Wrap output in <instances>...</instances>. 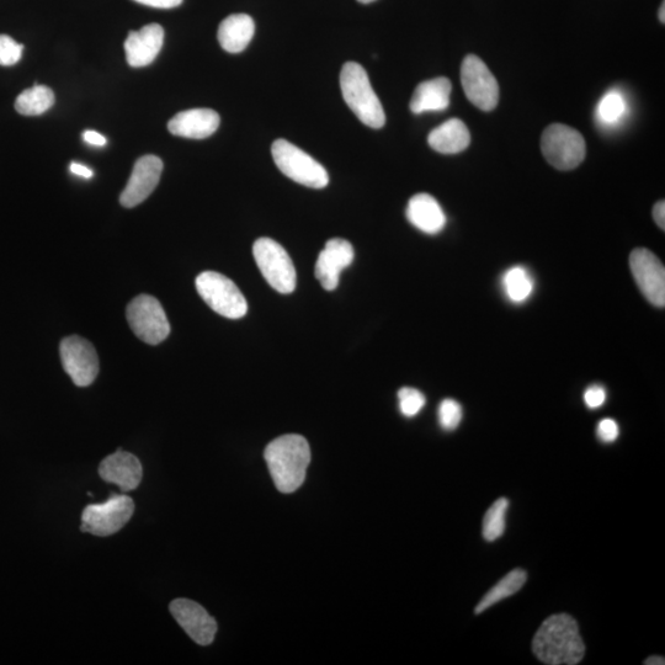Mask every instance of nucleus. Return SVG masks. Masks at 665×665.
I'll return each instance as SVG.
<instances>
[{
  "label": "nucleus",
  "mask_w": 665,
  "mask_h": 665,
  "mask_svg": "<svg viewBox=\"0 0 665 665\" xmlns=\"http://www.w3.org/2000/svg\"><path fill=\"white\" fill-rule=\"evenodd\" d=\"M532 652L549 665H576L582 662L585 646L577 621L568 614L552 615L542 622L532 640Z\"/></svg>",
  "instance_id": "obj_1"
},
{
  "label": "nucleus",
  "mask_w": 665,
  "mask_h": 665,
  "mask_svg": "<svg viewBox=\"0 0 665 665\" xmlns=\"http://www.w3.org/2000/svg\"><path fill=\"white\" fill-rule=\"evenodd\" d=\"M264 457L275 486L281 493H294L305 482L311 449L303 436H280L266 446Z\"/></svg>",
  "instance_id": "obj_2"
},
{
  "label": "nucleus",
  "mask_w": 665,
  "mask_h": 665,
  "mask_svg": "<svg viewBox=\"0 0 665 665\" xmlns=\"http://www.w3.org/2000/svg\"><path fill=\"white\" fill-rule=\"evenodd\" d=\"M340 88L345 103L364 125L371 129L385 126V110L363 66L356 62L345 63L340 73Z\"/></svg>",
  "instance_id": "obj_3"
},
{
  "label": "nucleus",
  "mask_w": 665,
  "mask_h": 665,
  "mask_svg": "<svg viewBox=\"0 0 665 665\" xmlns=\"http://www.w3.org/2000/svg\"><path fill=\"white\" fill-rule=\"evenodd\" d=\"M274 162L280 172L294 182L312 189H323L329 183L326 168L294 143L276 140L271 146Z\"/></svg>",
  "instance_id": "obj_4"
},
{
  "label": "nucleus",
  "mask_w": 665,
  "mask_h": 665,
  "mask_svg": "<svg viewBox=\"0 0 665 665\" xmlns=\"http://www.w3.org/2000/svg\"><path fill=\"white\" fill-rule=\"evenodd\" d=\"M196 290L211 310L220 316L239 319L247 315L246 297L225 275L216 271L201 273L196 279Z\"/></svg>",
  "instance_id": "obj_5"
},
{
  "label": "nucleus",
  "mask_w": 665,
  "mask_h": 665,
  "mask_svg": "<svg viewBox=\"0 0 665 665\" xmlns=\"http://www.w3.org/2000/svg\"><path fill=\"white\" fill-rule=\"evenodd\" d=\"M253 255L264 279L280 294H291L296 289V269L284 247L270 238H259L253 246Z\"/></svg>",
  "instance_id": "obj_6"
},
{
  "label": "nucleus",
  "mask_w": 665,
  "mask_h": 665,
  "mask_svg": "<svg viewBox=\"0 0 665 665\" xmlns=\"http://www.w3.org/2000/svg\"><path fill=\"white\" fill-rule=\"evenodd\" d=\"M541 150L558 170H572L584 161L585 141L581 133L563 124H552L542 135Z\"/></svg>",
  "instance_id": "obj_7"
},
{
  "label": "nucleus",
  "mask_w": 665,
  "mask_h": 665,
  "mask_svg": "<svg viewBox=\"0 0 665 665\" xmlns=\"http://www.w3.org/2000/svg\"><path fill=\"white\" fill-rule=\"evenodd\" d=\"M135 512V503L125 494H111L105 503L90 504L83 510V532L95 536H110L129 523Z\"/></svg>",
  "instance_id": "obj_8"
},
{
  "label": "nucleus",
  "mask_w": 665,
  "mask_h": 665,
  "mask_svg": "<svg viewBox=\"0 0 665 665\" xmlns=\"http://www.w3.org/2000/svg\"><path fill=\"white\" fill-rule=\"evenodd\" d=\"M132 332L143 343L158 345L168 338L170 324L161 302L150 295L137 296L126 310Z\"/></svg>",
  "instance_id": "obj_9"
},
{
  "label": "nucleus",
  "mask_w": 665,
  "mask_h": 665,
  "mask_svg": "<svg viewBox=\"0 0 665 665\" xmlns=\"http://www.w3.org/2000/svg\"><path fill=\"white\" fill-rule=\"evenodd\" d=\"M461 83L467 99L478 109L492 111L497 108L499 85L480 57L468 55L462 62Z\"/></svg>",
  "instance_id": "obj_10"
},
{
  "label": "nucleus",
  "mask_w": 665,
  "mask_h": 665,
  "mask_svg": "<svg viewBox=\"0 0 665 665\" xmlns=\"http://www.w3.org/2000/svg\"><path fill=\"white\" fill-rule=\"evenodd\" d=\"M60 350L63 369L74 385H92L99 374V358L93 344L78 335H72L62 340Z\"/></svg>",
  "instance_id": "obj_11"
},
{
  "label": "nucleus",
  "mask_w": 665,
  "mask_h": 665,
  "mask_svg": "<svg viewBox=\"0 0 665 665\" xmlns=\"http://www.w3.org/2000/svg\"><path fill=\"white\" fill-rule=\"evenodd\" d=\"M630 269L638 289L651 305L665 306V269L651 250L637 248L630 255Z\"/></svg>",
  "instance_id": "obj_12"
},
{
  "label": "nucleus",
  "mask_w": 665,
  "mask_h": 665,
  "mask_svg": "<svg viewBox=\"0 0 665 665\" xmlns=\"http://www.w3.org/2000/svg\"><path fill=\"white\" fill-rule=\"evenodd\" d=\"M163 168L162 159L152 156V154L138 159L133 167L129 183L120 196L121 205L126 209H132V207L142 204L157 188Z\"/></svg>",
  "instance_id": "obj_13"
},
{
  "label": "nucleus",
  "mask_w": 665,
  "mask_h": 665,
  "mask_svg": "<svg viewBox=\"0 0 665 665\" xmlns=\"http://www.w3.org/2000/svg\"><path fill=\"white\" fill-rule=\"evenodd\" d=\"M170 613L191 640L200 646H209L215 640L217 624L201 605L189 599H177L170 604Z\"/></svg>",
  "instance_id": "obj_14"
},
{
  "label": "nucleus",
  "mask_w": 665,
  "mask_h": 665,
  "mask_svg": "<svg viewBox=\"0 0 665 665\" xmlns=\"http://www.w3.org/2000/svg\"><path fill=\"white\" fill-rule=\"evenodd\" d=\"M354 262V248L342 238H333L319 253L316 264V278L324 290L337 289L340 274Z\"/></svg>",
  "instance_id": "obj_15"
},
{
  "label": "nucleus",
  "mask_w": 665,
  "mask_h": 665,
  "mask_svg": "<svg viewBox=\"0 0 665 665\" xmlns=\"http://www.w3.org/2000/svg\"><path fill=\"white\" fill-rule=\"evenodd\" d=\"M99 475L105 482L119 486L122 492H131L140 486L143 470L135 455L120 449L101 461Z\"/></svg>",
  "instance_id": "obj_16"
},
{
  "label": "nucleus",
  "mask_w": 665,
  "mask_h": 665,
  "mask_svg": "<svg viewBox=\"0 0 665 665\" xmlns=\"http://www.w3.org/2000/svg\"><path fill=\"white\" fill-rule=\"evenodd\" d=\"M164 44V30L159 24L143 26L140 31H131L125 42L126 58L133 68L151 65Z\"/></svg>",
  "instance_id": "obj_17"
},
{
  "label": "nucleus",
  "mask_w": 665,
  "mask_h": 665,
  "mask_svg": "<svg viewBox=\"0 0 665 665\" xmlns=\"http://www.w3.org/2000/svg\"><path fill=\"white\" fill-rule=\"evenodd\" d=\"M220 122V115L214 110L191 109L175 115L169 121L168 130L174 136L204 140L214 135Z\"/></svg>",
  "instance_id": "obj_18"
},
{
  "label": "nucleus",
  "mask_w": 665,
  "mask_h": 665,
  "mask_svg": "<svg viewBox=\"0 0 665 665\" xmlns=\"http://www.w3.org/2000/svg\"><path fill=\"white\" fill-rule=\"evenodd\" d=\"M406 215L414 227L427 234H438L446 225L443 209L429 194L414 195L408 202Z\"/></svg>",
  "instance_id": "obj_19"
},
{
  "label": "nucleus",
  "mask_w": 665,
  "mask_h": 665,
  "mask_svg": "<svg viewBox=\"0 0 665 665\" xmlns=\"http://www.w3.org/2000/svg\"><path fill=\"white\" fill-rule=\"evenodd\" d=\"M452 85L448 78L440 77L420 83L411 100L413 114L439 113L449 108Z\"/></svg>",
  "instance_id": "obj_20"
},
{
  "label": "nucleus",
  "mask_w": 665,
  "mask_h": 665,
  "mask_svg": "<svg viewBox=\"0 0 665 665\" xmlns=\"http://www.w3.org/2000/svg\"><path fill=\"white\" fill-rule=\"evenodd\" d=\"M255 34L254 20L247 14H233L222 21L218 28V41L228 53L247 49Z\"/></svg>",
  "instance_id": "obj_21"
},
{
  "label": "nucleus",
  "mask_w": 665,
  "mask_h": 665,
  "mask_svg": "<svg viewBox=\"0 0 665 665\" xmlns=\"http://www.w3.org/2000/svg\"><path fill=\"white\" fill-rule=\"evenodd\" d=\"M428 142L436 152L456 154L470 146L471 135L464 121L451 119L430 132Z\"/></svg>",
  "instance_id": "obj_22"
},
{
  "label": "nucleus",
  "mask_w": 665,
  "mask_h": 665,
  "mask_svg": "<svg viewBox=\"0 0 665 665\" xmlns=\"http://www.w3.org/2000/svg\"><path fill=\"white\" fill-rule=\"evenodd\" d=\"M526 581H528V573L524 569H514V571L509 572L484 595L480 604L477 605L475 613L477 615L482 614L491 606L498 604L499 601L512 597L524 587Z\"/></svg>",
  "instance_id": "obj_23"
},
{
  "label": "nucleus",
  "mask_w": 665,
  "mask_h": 665,
  "mask_svg": "<svg viewBox=\"0 0 665 665\" xmlns=\"http://www.w3.org/2000/svg\"><path fill=\"white\" fill-rule=\"evenodd\" d=\"M55 93L45 85H34L24 90L15 100V110L24 116H39L49 111L55 104Z\"/></svg>",
  "instance_id": "obj_24"
},
{
  "label": "nucleus",
  "mask_w": 665,
  "mask_h": 665,
  "mask_svg": "<svg viewBox=\"0 0 665 665\" xmlns=\"http://www.w3.org/2000/svg\"><path fill=\"white\" fill-rule=\"evenodd\" d=\"M503 289L508 299L514 303H524L534 292V279L524 266H514L505 271Z\"/></svg>",
  "instance_id": "obj_25"
},
{
  "label": "nucleus",
  "mask_w": 665,
  "mask_h": 665,
  "mask_svg": "<svg viewBox=\"0 0 665 665\" xmlns=\"http://www.w3.org/2000/svg\"><path fill=\"white\" fill-rule=\"evenodd\" d=\"M627 114V103L624 95L617 90H610L599 101L597 117L599 124L614 127L621 124Z\"/></svg>",
  "instance_id": "obj_26"
},
{
  "label": "nucleus",
  "mask_w": 665,
  "mask_h": 665,
  "mask_svg": "<svg viewBox=\"0 0 665 665\" xmlns=\"http://www.w3.org/2000/svg\"><path fill=\"white\" fill-rule=\"evenodd\" d=\"M509 508V500L500 498L492 504L484 515L482 534L484 540L493 542L503 536L505 531V515Z\"/></svg>",
  "instance_id": "obj_27"
},
{
  "label": "nucleus",
  "mask_w": 665,
  "mask_h": 665,
  "mask_svg": "<svg viewBox=\"0 0 665 665\" xmlns=\"http://www.w3.org/2000/svg\"><path fill=\"white\" fill-rule=\"evenodd\" d=\"M399 409L404 417L412 418L422 411L425 397L422 392L412 387H403L398 392Z\"/></svg>",
  "instance_id": "obj_28"
},
{
  "label": "nucleus",
  "mask_w": 665,
  "mask_h": 665,
  "mask_svg": "<svg viewBox=\"0 0 665 665\" xmlns=\"http://www.w3.org/2000/svg\"><path fill=\"white\" fill-rule=\"evenodd\" d=\"M438 414L441 428L446 432H452L459 427L462 417H464L461 404L454 399H444L440 404Z\"/></svg>",
  "instance_id": "obj_29"
},
{
  "label": "nucleus",
  "mask_w": 665,
  "mask_h": 665,
  "mask_svg": "<svg viewBox=\"0 0 665 665\" xmlns=\"http://www.w3.org/2000/svg\"><path fill=\"white\" fill-rule=\"evenodd\" d=\"M24 46L8 35H0V66H14L23 57Z\"/></svg>",
  "instance_id": "obj_30"
},
{
  "label": "nucleus",
  "mask_w": 665,
  "mask_h": 665,
  "mask_svg": "<svg viewBox=\"0 0 665 665\" xmlns=\"http://www.w3.org/2000/svg\"><path fill=\"white\" fill-rule=\"evenodd\" d=\"M597 434L599 440L603 441V443H614L619 438L620 428L614 419L606 418L599 423Z\"/></svg>",
  "instance_id": "obj_31"
},
{
  "label": "nucleus",
  "mask_w": 665,
  "mask_h": 665,
  "mask_svg": "<svg viewBox=\"0 0 665 665\" xmlns=\"http://www.w3.org/2000/svg\"><path fill=\"white\" fill-rule=\"evenodd\" d=\"M606 401V391L603 386L593 385L587 388L584 393V402L590 409H598Z\"/></svg>",
  "instance_id": "obj_32"
},
{
  "label": "nucleus",
  "mask_w": 665,
  "mask_h": 665,
  "mask_svg": "<svg viewBox=\"0 0 665 665\" xmlns=\"http://www.w3.org/2000/svg\"><path fill=\"white\" fill-rule=\"evenodd\" d=\"M133 2L147 5V7L152 8L172 9L179 7V5L184 2V0H133Z\"/></svg>",
  "instance_id": "obj_33"
},
{
  "label": "nucleus",
  "mask_w": 665,
  "mask_h": 665,
  "mask_svg": "<svg viewBox=\"0 0 665 665\" xmlns=\"http://www.w3.org/2000/svg\"><path fill=\"white\" fill-rule=\"evenodd\" d=\"M83 140L89 145L95 146V147H104L106 145V138L101 135V133L97 131H85L83 133Z\"/></svg>",
  "instance_id": "obj_34"
},
{
  "label": "nucleus",
  "mask_w": 665,
  "mask_h": 665,
  "mask_svg": "<svg viewBox=\"0 0 665 665\" xmlns=\"http://www.w3.org/2000/svg\"><path fill=\"white\" fill-rule=\"evenodd\" d=\"M653 218L661 230H665V204L664 201H658L653 207Z\"/></svg>",
  "instance_id": "obj_35"
},
{
  "label": "nucleus",
  "mask_w": 665,
  "mask_h": 665,
  "mask_svg": "<svg viewBox=\"0 0 665 665\" xmlns=\"http://www.w3.org/2000/svg\"><path fill=\"white\" fill-rule=\"evenodd\" d=\"M69 169H71V172L74 175H77V177H81L83 179L93 178V175H94V172H93L92 169L88 168L87 166H83V164H79V163H74L73 162L71 164V167H69Z\"/></svg>",
  "instance_id": "obj_36"
},
{
  "label": "nucleus",
  "mask_w": 665,
  "mask_h": 665,
  "mask_svg": "<svg viewBox=\"0 0 665 665\" xmlns=\"http://www.w3.org/2000/svg\"><path fill=\"white\" fill-rule=\"evenodd\" d=\"M646 665H664V658L663 657H651L648 658L647 661L645 662Z\"/></svg>",
  "instance_id": "obj_37"
},
{
  "label": "nucleus",
  "mask_w": 665,
  "mask_h": 665,
  "mask_svg": "<svg viewBox=\"0 0 665 665\" xmlns=\"http://www.w3.org/2000/svg\"><path fill=\"white\" fill-rule=\"evenodd\" d=\"M659 20L662 21V23H665V3L663 2L661 5V9H659Z\"/></svg>",
  "instance_id": "obj_38"
},
{
  "label": "nucleus",
  "mask_w": 665,
  "mask_h": 665,
  "mask_svg": "<svg viewBox=\"0 0 665 665\" xmlns=\"http://www.w3.org/2000/svg\"><path fill=\"white\" fill-rule=\"evenodd\" d=\"M358 2L363 3V4H369V3L375 2V0H358Z\"/></svg>",
  "instance_id": "obj_39"
}]
</instances>
